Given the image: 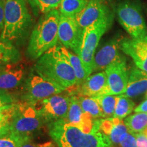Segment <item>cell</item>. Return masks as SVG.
Listing matches in <instances>:
<instances>
[{"instance_id": "obj_1", "label": "cell", "mask_w": 147, "mask_h": 147, "mask_svg": "<svg viewBox=\"0 0 147 147\" xmlns=\"http://www.w3.org/2000/svg\"><path fill=\"white\" fill-rule=\"evenodd\" d=\"M49 133L57 147H114L103 132L86 133L61 119L48 124Z\"/></svg>"}, {"instance_id": "obj_2", "label": "cell", "mask_w": 147, "mask_h": 147, "mask_svg": "<svg viewBox=\"0 0 147 147\" xmlns=\"http://www.w3.org/2000/svg\"><path fill=\"white\" fill-rule=\"evenodd\" d=\"M34 69L40 76L66 90L76 86L75 71L57 45L37 59Z\"/></svg>"}, {"instance_id": "obj_3", "label": "cell", "mask_w": 147, "mask_h": 147, "mask_svg": "<svg viewBox=\"0 0 147 147\" xmlns=\"http://www.w3.org/2000/svg\"><path fill=\"white\" fill-rule=\"evenodd\" d=\"M60 12L57 9L44 14L31 34L27 47V56L37 60L46 52L57 45Z\"/></svg>"}, {"instance_id": "obj_4", "label": "cell", "mask_w": 147, "mask_h": 147, "mask_svg": "<svg viewBox=\"0 0 147 147\" xmlns=\"http://www.w3.org/2000/svg\"><path fill=\"white\" fill-rule=\"evenodd\" d=\"M32 21L25 0H5L3 28L1 38L13 44L25 34Z\"/></svg>"}, {"instance_id": "obj_5", "label": "cell", "mask_w": 147, "mask_h": 147, "mask_svg": "<svg viewBox=\"0 0 147 147\" xmlns=\"http://www.w3.org/2000/svg\"><path fill=\"white\" fill-rule=\"evenodd\" d=\"M113 14L102 18L90 26L86 27L82 32V37L79 57L81 59L89 76L93 71L95 51L101 38L111 26Z\"/></svg>"}, {"instance_id": "obj_6", "label": "cell", "mask_w": 147, "mask_h": 147, "mask_svg": "<svg viewBox=\"0 0 147 147\" xmlns=\"http://www.w3.org/2000/svg\"><path fill=\"white\" fill-rule=\"evenodd\" d=\"M117 16L120 23L132 39L143 38L147 34V26L141 5L136 0H124L117 7Z\"/></svg>"}, {"instance_id": "obj_7", "label": "cell", "mask_w": 147, "mask_h": 147, "mask_svg": "<svg viewBox=\"0 0 147 147\" xmlns=\"http://www.w3.org/2000/svg\"><path fill=\"white\" fill-rule=\"evenodd\" d=\"M65 91V89L40 76L33 69L24 82L21 100L35 106L40 101Z\"/></svg>"}, {"instance_id": "obj_8", "label": "cell", "mask_w": 147, "mask_h": 147, "mask_svg": "<svg viewBox=\"0 0 147 147\" xmlns=\"http://www.w3.org/2000/svg\"><path fill=\"white\" fill-rule=\"evenodd\" d=\"M45 125L36 106L23 102H18L17 111L10 123V133L21 137H31Z\"/></svg>"}, {"instance_id": "obj_9", "label": "cell", "mask_w": 147, "mask_h": 147, "mask_svg": "<svg viewBox=\"0 0 147 147\" xmlns=\"http://www.w3.org/2000/svg\"><path fill=\"white\" fill-rule=\"evenodd\" d=\"M70 95L59 93L40 101L36 104L37 110L45 124L65 119L68 111Z\"/></svg>"}, {"instance_id": "obj_10", "label": "cell", "mask_w": 147, "mask_h": 147, "mask_svg": "<svg viewBox=\"0 0 147 147\" xmlns=\"http://www.w3.org/2000/svg\"><path fill=\"white\" fill-rule=\"evenodd\" d=\"M82 32L78 26L75 16H64L60 14L58 29L59 41L61 45L79 55Z\"/></svg>"}, {"instance_id": "obj_11", "label": "cell", "mask_w": 147, "mask_h": 147, "mask_svg": "<svg viewBox=\"0 0 147 147\" xmlns=\"http://www.w3.org/2000/svg\"><path fill=\"white\" fill-rule=\"evenodd\" d=\"M104 71L107 77L108 95L123 94L127 86L130 71L125 59L111 64Z\"/></svg>"}, {"instance_id": "obj_12", "label": "cell", "mask_w": 147, "mask_h": 147, "mask_svg": "<svg viewBox=\"0 0 147 147\" xmlns=\"http://www.w3.org/2000/svg\"><path fill=\"white\" fill-rule=\"evenodd\" d=\"M112 14L104 0H89L85 8L75 16L78 26L82 31L102 18Z\"/></svg>"}, {"instance_id": "obj_13", "label": "cell", "mask_w": 147, "mask_h": 147, "mask_svg": "<svg viewBox=\"0 0 147 147\" xmlns=\"http://www.w3.org/2000/svg\"><path fill=\"white\" fill-rule=\"evenodd\" d=\"M120 49L133 59L138 68L147 72V34L138 39L120 40Z\"/></svg>"}, {"instance_id": "obj_14", "label": "cell", "mask_w": 147, "mask_h": 147, "mask_svg": "<svg viewBox=\"0 0 147 147\" xmlns=\"http://www.w3.org/2000/svg\"><path fill=\"white\" fill-rule=\"evenodd\" d=\"M120 49V40L117 38H113L106 42L95 53L93 71L105 70L111 64L125 59L121 55Z\"/></svg>"}, {"instance_id": "obj_15", "label": "cell", "mask_w": 147, "mask_h": 147, "mask_svg": "<svg viewBox=\"0 0 147 147\" xmlns=\"http://www.w3.org/2000/svg\"><path fill=\"white\" fill-rule=\"evenodd\" d=\"M69 95L68 111L64 120L68 123L81 129L84 132L91 133L93 130L95 119L84 113L76 93H70Z\"/></svg>"}, {"instance_id": "obj_16", "label": "cell", "mask_w": 147, "mask_h": 147, "mask_svg": "<svg viewBox=\"0 0 147 147\" xmlns=\"http://www.w3.org/2000/svg\"><path fill=\"white\" fill-rule=\"evenodd\" d=\"M74 93L91 97L108 95L107 77L105 71H100L90 75L80 86L77 87Z\"/></svg>"}, {"instance_id": "obj_17", "label": "cell", "mask_w": 147, "mask_h": 147, "mask_svg": "<svg viewBox=\"0 0 147 147\" xmlns=\"http://www.w3.org/2000/svg\"><path fill=\"white\" fill-rule=\"evenodd\" d=\"M25 74V67L20 62L5 65L0 72V89L8 91L15 89L23 81Z\"/></svg>"}, {"instance_id": "obj_18", "label": "cell", "mask_w": 147, "mask_h": 147, "mask_svg": "<svg viewBox=\"0 0 147 147\" xmlns=\"http://www.w3.org/2000/svg\"><path fill=\"white\" fill-rule=\"evenodd\" d=\"M147 91V72L134 67L129 71L126 91L123 94L129 98L138 97Z\"/></svg>"}, {"instance_id": "obj_19", "label": "cell", "mask_w": 147, "mask_h": 147, "mask_svg": "<svg viewBox=\"0 0 147 147\" xmlns=\"http://www.w3.org/2000/svg\"><path fill=\"white\" fill-rule=\"evenodd\" d=\"M57 47L59 50L65 56L66 59L68 61L69 64L74 70L77 80L76 87H78L85 80V79L88 76H89L85 67H84L81 59L78 55L69 50L68 49L63 47V45H57Z\"/></svg>"}, {"instance_id": "obj_20", "label": "cell", "mask_w": 147, "mask_h": 147, "mask_svg": "<svg viewBox=\"0 0 147 147\" xmlns=\"http://www.w3.org/2000/svg\"><path fill=\"white\" fill-rule=\"evenodd\" d=\"M21 59V53L13 44L0 38V66L19 63Z\"/></svg>"}, {"instance_id": "obj_21", "label": "cell", "mask_w": 147, "mask_h": 147, "mask_svg": "<svg viewBox=\"0 0 147 147\" xmlns=\"http://www.w3.org/2000/svg\"><path fill=\"white\" fill-rule=\"evenodd\" d=\"M124 123L130 133H142L147 128V113H135L127 117Z\"/></svg>"}, {"instance_id": "obj_22", "label": "cell", "mask_w": 147, "mask_h": 147, "mask_svg": "<svg viewBox=\"0 0 147 147\" xmlns=\"http://www.w3.org/2000/svg\"><path fill=\"white\" fill-rule=\"evenodd\" d=\"M89 0H62L59 7L60 14L64 16H75L81 12Z\"/></svg>"}, {"instance_id": "obj_23", "label": "cell", "mask_w": 147, "mask_h": 147, "mask_svg": "<svg viewBox=\"0 0 147 147\" xmlns=\"http://www.w3.org/2000/svg\"><path fill=\"white\" fill-rule=\"evenodd\" d=\"M78 99L84 113L94 119L104 118L100 106L94 97L78 95Z\"/></svg>"}, {"instance_id": "obj_24", "label": "cell", "mask_w": 147, "mask_h": 147, "mask_svg": "<svg viewBox=\"0 0 147 147\" xmlns=\"http://www.w3.org/2000/svg\"><path fill=\"white\" fill-rule=\"evenodd\" d=\"M135 103L131 99L123 95H117V104L113 117L123 119L127 117L134 110Z\"/></svg>"}, {"instance_id": "obj_25", "label": "cell", "mask_w": 147, "mask_h": 147, "mask_svg": "<svg viewBox=\"0 0 147 147\" xmlns=\"http://www.w3.org/2000/svg\"><path fill=\"white\" fill-rule=\"evenodd\" d=\"M94 98L98 102L104 118L113 117L117 104V95H102Z\"/></svg>"}, {"instance_id": "obj_26", "label": "cell", "mask_w": 147, "mask_h": 147, "mask_svg": "<svg viewBox=\"0 0 147 147\" xmlns=\"http://www.w3.org/2000/svg\"><path fill=\"white\" fill-rule=\"evenodd\" d=\"M114 125L112 129L109 138L112 142L115 144H119L121 137L127 133L128 129L122 119L113 117Z\"/></svg>"}, {"instance_id": "obj_27", "label": "cell", "mask_w": 147, "mask_h": 147, "mask_svg": "<svg viewBox=\"0 0 147 147\" xmlns=\"http://www.w3.org/2000/svg\"><path fill=\"white\" fill-rule=\"evenodd\" d=\"M31 1L37 11L44 14L59 7L62 0H31Z\"/></svg>"}, {"instance_id": "obj_28", "label": "cell", "mask_w": 147, "mask_h": 147, "mask_svg": "<svg viewBox=\"0 0 147 147\" xmlns=\"http://www.w3.org/2000/svg\"><path fill=\"white\" fill-rule=\"evenodd\" d=\"M18 102L0 107V123H11L17 111Z\"/></svg>"}, {"instance_id": "obj_29", "label": "cell", "mask_w": 147, "mask_h": 147, "mask_svg": "<svg viewBox=\"0 0 147 147\" xmlns=\"http://www.w3.org/2000/svg\"><path fill=\"white\" fill-rule=\"evenodd\" d=\"M24 138L10 133L0 137V147H20Z\"/></svg>"}, {"instance_id": "obj_30", "label": "cell", "mask_w": 147, "mask_h": 147, "mask_svg": "<svg viewBox=\"0 0 147 147\" xmlns=\"http://www.w3.org/2000/svg\"><path fill=\"white\" fill-rule=\"evenodd\" d=\"M119 146L121 147H138L135 135L129 131L121 137Z\"/></svg>"}, {"instance_id": "obj_31", "label": "cell", "mask_w": 147, "mask_h": 147, "mask_svg": "<svg viewBox=\"0 0 147 147\" xmlns=\"http://www.w3.org/2000/svg\"><path fill=\"white\" fill-rule=\"evenodd\" d=\"M16 102H17V100L13 95L8 91L0 89V107Z\"/></svg>"}, {"instance_id": "obj_32", "label": "cell", "mask_w": 147, "mask_h": 147, "mask_svg": "<svg viewBox=\"0 0 147 147\" xmlns=\"http://www.w3.org/2000/svg\"><path fill=\"white\" fill-rule=\"evenodd\" d=\"M32 137H25L22 140L20 147H57L55 144L51 142L45 143H34L32 140Z\"/></svg>"}, {"instance_id": "obj_33", "label": "cell", "mask_w": 147, "mask_h": 147, "mask_svg": "<svg viewBox=\"0 0 147 147\" xmlns=\"http://www.w3.org/2000/svg\"><path fill=\"white\" fill-rule=\"evenodd\" d=\"M137 140L138 147H147V136L142 133L134 134Z\"/></svg>"}, {"instance_id": "obj_34", "label": "cell", "mask_w": 147, "mask_h": 147, "mask_svg": "<svg viewBox=\"0 0 147 147\" xmlns=\"http://www.w3.org/2000/svg\"><path fill=\"white\" fill-rule=\"evenodd\" d=\"M4 3L5 0H0V38L3 28V19H4Z\"/></svg>"}, {"instance_id": "obj_35", "label": "cell", "mask_w": 147, "mask_h": 147, "mask_svg": "<svg viewBox=\"0 0 147 147\" xmlns=\"http://www.w3.org/2000/svg\"><path fill=\"white\" fill-rule=\"evenodd\" d=\"M10 133V123H0V137Z\"/></svg>"}, {"instance_id": "obj_36", "label": "cell", "mask_w": 147, "mask_h": 147, "mask_svg": "<svg viewBox=\"0 0 147 147\" xmlns=\"http://www.w3.org/2000/svg\"><path fill=\"white\" fill-rule=\"evenodd\" d=\"M135 113H147V100L141 103L139 106L134 108Z\"/></svg>"}, {"instance_id": "obj_37", "label": "cell", "mask_w": 147, "mask_h": 147, "mask_svg": "<svg viewBox=\"0 0 147 147\" xmlns=\"http://www.w3.org/2000/svg\"><path fill=\"white\" fill-rule=\"evenodd\" d=\"M142 134H144V135H146V136H147V128L146 129H145V130H144V131H143V132H142Z\"/></svg>"}, {"instance_id": "obj_38", "label": "cell", "mask_w": 147, "mask_h": 147, "mask_svg": "<svg viewBox=\"0 0 147 147\" xmlns=\"http://www.w3.org/2000/svg\"><path fill=\"white\" fill-rule=\"evenodd\" d=\"M2 68H3V67H1V66H0V72H1V70H2Z\"/></svg>"}, {"instance_id": "obj_39", "label": "cell", "mask_w": 147, "mask_h": 147, "mask_svg": "<svg viewBox=\"0 0 147 147\" xmlns=\"http://www.w3.org/2000/svg\"><path fill=\"white\" fill-rule=\"evenodd\" d=\"M146 97L147 98V91H146Z\"/></svg>"}]
</instances>
